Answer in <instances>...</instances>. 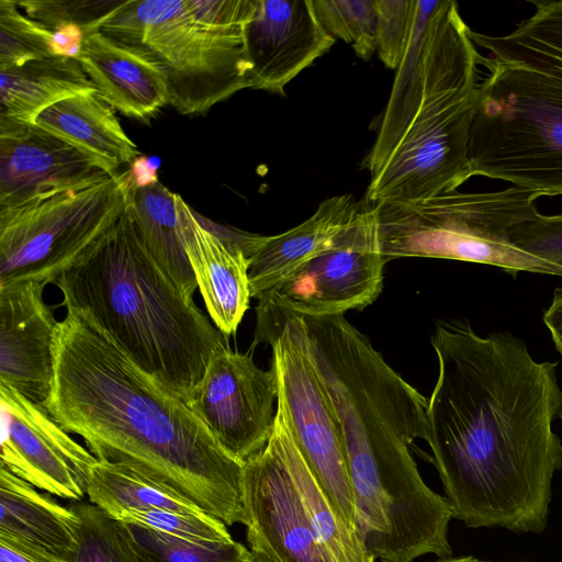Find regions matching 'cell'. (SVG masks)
Instances as JSON below:
<instances>
[{"label":"cell","instance_id":"40","mask_svg":"<svg viewBox=\"0 0 562 562\" xmlns=\"http://www.w3.org/2000/svg\"><path fill=\"white\" fill-rule=\"evenodd\" d=\"M246 562H273L268 557L249 550Z\"/></svg>","mask_w":562,"mask_h":562},{"label":"cell","instance_id":"14","mask_svg":"<svg viewBox=\"0 0 562 562\" xmlns=\"http://www.w3.org/2000/svg\"><path fill=\"white\" fill-rule=\"evenodd\" d=\"M250 88L285 94V86L335 43L312 0H256L245 27Z\"/></svg>","mask_w":562,"mask_h":562},{"label":"cell","instance_id":"23","mask_svg":"<svg viewBox=\"0 0 562 562\" xmlns=\"http://www.w3.org/2000/svg\"><path fill=\"white\" fill-rule=\"evenodd\" d=\"M443 0H416L411 37L395 70L392 91L378 135L366 160L371 175L394 151L414 121L422 101L423 49L430 23Z\"/></svg>","mask_w":562,"mask_h":562},{"label":"cell","instance_id":"11","mask_svg":"<svg viewBox=\"0 0 562 562\" xmlns=\"http://www.w3.org/2000/svg\"><path fill=\"white\" fill-rule=\"evenodd\" d=\"M278 398L277 375L265 371L252 358L220 348L187 401L220 445L245 463L267 446L273 429Z\"/></svg>","mask_w":562,"mask_h":562},{"label":"cell","instance_id":"27","mask_svg":"<svg viewBox=\"0 0 562 562\" xmlns=\"http://www.w3.org/2000/svg\"><path fill=\"white\" fill-rule=\"evenodd\" d=\"M87 495L90 503L111 516L128 509L207 515L191 501L131 469L99 460L91 470Z\"/></svg>","mask_w":562,"mask_h":562},{"label":"cell","instance_id":"5","mask_svg":"<svg viewBox=\"0 0 562 562\" xmlns=\"http://www.w3.org/2000/svg\"><path fill=\"white\" fill-rule=\"evenodd\" d=\"M468 158L473 176L562 195V79L482 56Z\"/></svg>","mask_w":562,"mask_h":562},{"label":"cell","instance_id":"34","mask_svg":"<svg viewBox=\"0 0 562 562\" xmlns=\"http://www.w3.org/2000/svg\"><path fill=\"white\" fill-rule=\"evenodd\" d=\"M416 0H375L376 52L383 64L396 70L407 47Z\"/></svg>","mask_w":562,"mask_h":562},{"label":"cell","instance_id":"32","mask_svg":"<svg viewBox=\"0 0 562 562\" xmlns=\"http://www.w3.org/2000/svg\"><path fill=\"white\" fill-rule=\"evenodd\" d=\"M126 0L20 1L18 7L50 32L79 29L83 37L100 30L102 23Z\"/></svg>","mask_w":562,"mask_h":562},{"label":"cell","instance_id":"37","mask_svg":"<svg viewBox=\"0 0 562 562\" xmlns=\"http://www.w3.org/2000/svg\"><path fill=\"white\" fill-rule=\"evenodd\" d=\"M543 323L550 331L557 350L562 356V288L554 290L551 303L543 313Z\"/></svg>","mask_w":562,"mask_h":562},{"label":"cell","instance_id":"31","mask_svg":"<svg viewBox=\"0 0 562 562\" xmlns=\"http://www.w3.org/2000/svg\"><path fill=\"white\" fill-rule=\"evenodd\" d=\"M324 29L369 60L376 52L375 0H312Z\"/></svg>","mask_w":562,"mask_h":562},{"label":"cell","instance_id":"8","mask_svg":"<svg viewBox=\"0 0 562 562\" xmlns=\"http://www.w3.org/2000/svg\"><path fill=\"white\" fill-rule=\"evenodd\" d=\"M258 342L271 346L278 396L303 458L340 518L358 535L338 419L311 357L301 315L258 300L255 344Z\"/></svg>","mask_w":562,"mask_h":562},{"label":"cell","instance_id":"24","mask_svg":"<svg viewBox=\"0 0 562 562\" xmlns=\"http://www.w3.org/2000/svg\"><path fill=\"white\" fill-rule=\"evenodd\" d=\"M273 428L301 503L318 542L333 562H375L359 536L340 518L303 458L293 437L282 400L277 398Z\"/></svg>","mask_w":562,"mask_h":562},{"label":"cell","instance_id":"15","mask_svg":"<svg viewBox=\"0 0 562 562\" xmlns=\"http://www.w3.org/2000/svg\"><path fill=\"white\" fill-rule=\"evenodd\" d=\"M35 281L0 285V383L46 407L59 322Z\"/></svg>","mask_w":562,"mask_h":562},{"label":"cell","instance_id":"36","mask_svg":"<svg viewBox=\"0 0 562 562\" xmlns=\"http://www.w3.org/2000/svg\"><path fill=\"white\" fill-rule=\"evenodd\" d=\"M0 562H70L33 543L0 533Z\"/></svg>","mask_w":562,"mask_h":562},{"label":"cell","instance_id":"13","mask_svg":"<svg viewBox=\"0 0 562 562\" xmlns=\"http://www.w3.org/2000/svg\"><path fill=\"white\" fill-rule=\"evenodd\" d=\"M243 502L250 551L273 562H333L301 503L274 428L266 448L244 463Z\"/></svg>","mask_w":562,"mask_h":562},{"label":"cell","instance_id":"25","mask_svg":"<svg viewBox=\"0 0 562 562\" xmlns=\"http://www.w3.org/2000/svg\"><path fill=\"white\" fill-rule=\"evenodd\" d=\"M176 199L177 193L159 181L130 187L128 205L147 252L183 294L193 297L198 283L181 239Z\"/></svg>","mask_w":562,"mask_h":562},{"label":"cell","instance_id":"17","mask_svg":"<svg viewBox=\"0 0 562 562\" xmlns=\"http://www.w3.org/2000/svg\"><path fill=\"white\" fill-rule=\"evenodd\" d=\"M176 204L181 239L206 311L225 336L233 335L251 299L249 261L243 249L247 233L220 234L179 194Z\"/></svg>","mask_w":562,"mask_h":562},{"label":"cell","instance_id":"2","mask_svg":"<svg viewBox=\"0 0 562 562\" xmlns=\"http://www.w3.org/2000/svg\"><path fill=\"white\" fill-rule=\"evenodd\" d=\"M46 408L99 461L131 469L226 526L245 524L244 463L83 312L67 310L58 324Z\"/></svg>","mask_w":562,"mask_h":562},{"label":"cell","instance_id":"26","mask_svg":"<svg viewBox=\"0 0 562 562\" xmlns=\"http://www.w3.org/2000/svg\"><path fill=\"white\" fill-rule=\"evenodd\" d=\"M535 12L506 35L470 32L490 57L562 79V0L529 1Z\"/></svg>","mask_w":562,"mask_h":562},{"label":"cell","instance_id":"38","mask_svg":"<svg viewBox=\"0 0 562 562\" xmlns=\"http://www.w3.org/2000/svg\"><path fill=\"white\" fill-rule=\"evenodd\" d=\"M128 171L130 187L142 188L158 182L156 172L148 165L145 157H137L132 161Z\"/></svg>","mask_w":562,"mask_h":562},{"label":"cell","instance_id":"19","mask_svg":"<svg viewBox=\"0 0 562 562\" xmlns=\"http://www.w3.org/2000/svg\"><path fill=\"white\" fill-rule=\"evenodd\" d=\"M76 58L103 100L125 116L148 121L170 105L161 69L102 32L85 36Z\"/></svg>","mask_w":562,"mask_h":562},{"label":"cell","instance_id":"1","mask_svg":"<svg viewBox=\"0 0 562 562\" xmlns=\"http://www.w3.org/2000/svg\"><path fill=\"white\" fill-rule=\"evenodd\" d=\"M431 345L438 378L426 441L453 518L541 533L562 469L558 362L536 361L508 331L480 336L467 319L438 322Z\"/></svg>","mask_w":562,"mask_h":562},{"label":"cell","instance_id":"28","mask_svg":"<svg viewBox=\"0 0 562 562\" xmlns=\"http://www.w3.org/2000/svg\"><path fill=\"white\" fill-rule=\"evenodd\" d=\"M79 544L71 562H142L125 522L90 502H72Z\"/></svg>","mask_w":562,"mask_h":562},{"label":"cell","instance_id":"39","mask_svg":"<svg viewBox=\"0 0 562 562\" xmlns=\"http://www.w3.org/2000/svg\"><path fill=\"white\" fill-rule=\"evenodd\" d=\"M430 562H497V561H490V560H483L479 559L474 555H461V557H447V558H437L434 561ZM513 562H527V561H513Z\"/></svg>","mask_w":562,"mask_h":562},{"label":"cell","instance_id":"33","mask_svg":"<svg viewBox=\"0 0 562 562\" xmlns=\"http://www.w3.org/2000/svg\"><path fill=\"white\" fill-rule=\"evenodd\" d=\"M112 517L126 524L137 525L192 542L207 543L234 540L227 526L209 515H188L162 509H128Z\"/></svg>","mask_w":562,"mask_h":562},{"label":"cell","instance_id":"3","mask_svg":"<svg viewBox=\"0 0 562 562\" xmlns=\"http://www.w3.org/2000/svg\"><path fill=\"white\" fill-rule=\"evenodd\" d=\"M144 371L186 402L225 336L147 252L130 205L55 283Z\"/></svg>","mask_w":562,"mask_h":562},{"label":"cell","instance_id":"4","mask_svg":"<svg viewBox=\"0 0 562 562\" xmlns=\"http://www.w3.org/2000/svg\"><path fill=\"white\" fill-rule=\"evenodd\" d=\"M256 0H126L100 32L155 63L186 115L250 88L245 27Z\"/></svg>","mask_w":562,"mask_h":562},{"label":"cell","instance_id":"21","mask_svg":"<svg viewBox=\"0 0 562 562\" xmlns=\"http://www.w3.org/2000/svg\"><path fill=\"white\" fill-rule=\"evenodd\" d=\"M0 533L13 536L71 562L79 519L26 481L0 465Z\"/></svg>","mask_w":562,"mask_h":562},{"label":"cell","instance_id":"16","mask_svg":"<svg viewBox=\"0 0 562 562\" xmlns=\"http://www.w3.org/2000/svg\"><path fill=\"white\" fill-rule=\"evenodd\" d=\"M110 175L36 124L0 123V207L52 191L79 189Z\"/></svg>","mask_w":562,"mask_h":562},{"label":"cell","instance_id":"35","mask_svg":"<svg viewBox=\"0 0 562 562\" xmlns=\"http://www.w3.org/2000/svg\"><path fill=\"white\" fill-rule=\"evenodd\" d=\"M508 237L522 251L562 269V214L539 213L512 227Z\"/></svg>","mask_w":562,"mask_h":562},{"label":"cell","instance_id":"10","mask_svg":"<svg viewBox=\"0 0 562 562\" xmlns=\"http://www.w3.org/2000/svg\"><path fill=\"white\" fill-rule=\"evenodd\" d=\"M374 205L362 206L335 244L266 292V300L299 315H344L372 304L383 288Z\"/></svg>","mask_w":562,"mask_h":562},{"label":"cell","instance_id":"29","mask_svg":"<svg viewBox=\"0 0 562 562\" xmlns=\"http://www.w3.org/2000/svg\"><path fill=\"white\" fill-rule=\"evenodd\" d=\"M142 562H246L249 549L228 542H192L133 524H126Z\"/></svg>","mask_w":562,"mask_h":562},{"label":"cell","instance_id":"9","mask_svg":"<svg viewBox=\"0 0 562 562\" xmlns=\"http://www.w3.org/2000/svg\"><path fill=\"white\" fill-rule=\"evenodd\" d=\"M477 86L452 91L418 111L394 151L371 175L368 201L417 202L456 191L472 177L468 138Z\"/></svg>","mask_w":562,"mask_h":562},{"label":"cell","instance_id":"20","mask_svg":"<svg viewBox=\"0 0 562 562\" xmlns=\"http://www.w3.org/2000/svg\"><path fill=\"white\" fill-rule=\"evenodd\" d=\"M113 108L97 90L77 93L44 110L37 126L95 160L106 172L132 162L139 154Z\"/></svg>","mask_w":562,"mask_h":562},{"label":"cell","instance_id":"22","mask_svg":"<svg viewBox=\"0 0 562 562\" xmlns=\"http://www.w3.org/2000/svg\"><path fill=\"white\" fill-rule=\"evenodd\" d=\"M97 90L76 57L56 55L0 69V123L34 124L53 104Z\"/></svg>","mask_w":562,"mask_h":562},{"label":"cell","instance_id":"18","mask_svg":"<svg viewBox=\"0 0 562 562\" xmlns=\"http://www.w3.org/2000/svg\"><path fill=\"white\" fill-rule=\"evenodd\" d=\"M363 205L351 194L328 198L302 224L276 236L247 234L251 297L259 299L299 267L330 248Z\"/></svg>","mask_w":562,"mask_h":562},{"label":"cell","instance_id":"7","mask_svg":"<svg viewBox=\"0 0 562 562\" xmlns=\"http://www.w3.org/2000/svg\"><path fill=\"white\" fill-rule=\"evenodd\" d=\"M130 200L128 171L0 207V285L56 283L117 223Z\"/></svg>","mask_w":562,"mask_h":562},{"label":"cell","instance_id":"30","mask_svg":"<svg viewBox=\"0 0 562 562\" xmlns=\"http://www.w3.org/2000/svg\"><path fill=\"white\" fill-rule=\"evenodd\" d=\"M56 55L53 32L27 16L16 1L0 0V69Z\"/></svg>","mask_w":562,"mask_h":562},{"label":"cell","instance_id":"12","mask_svg":"<svg viewBox=\"0 0 562 562\" xmlns=\"http://www.w3.org/2000/svg\"><path fill=\"white\" fill-rule=\"evenodd\" d=\"M1 463L34 487L77 502L98 459L48 409L0 383Z\"/></svg>","mask_w":562,"mask_h":562},{"label":"cell","instance_id":"6","mask_svg":"<svg viewBox=\"0 0 562 562\" xmlns=\"http://www.w3.org/2000/svg\"><path fill=\"white\" fill-rule=\"evenodd\" d=\"M536 192L452 191L405 204H375L385 262L403 257L453 259L562 277V269L514 246L509 229L539 214Z\"/></svg>","mask_w":562,"mask_h":562}]
</instances>
